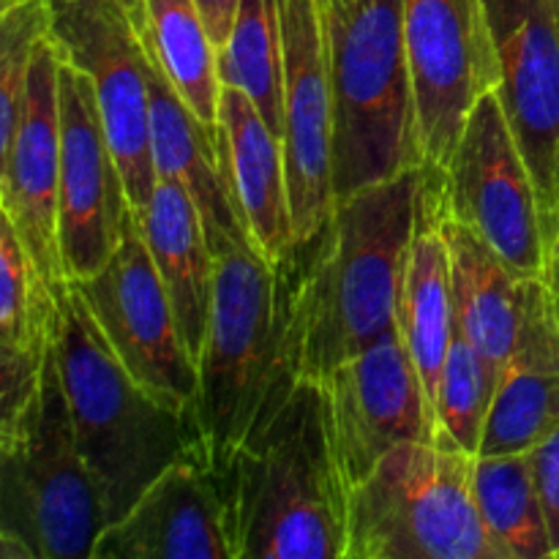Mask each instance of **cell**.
Masks as SVG:
<instances>
[{
    "label": "cell",
    "instance_id": "1",
    "mask_svg": "<svg viewBox=\"0 0 559 559\" xmlns=\"http://www.w3.org/2000/svg\"><path fill=\"white\" fill-rule=\"evenodd\" d=\"M197 366L194 420L207 467L218 475L306 380L298 243L278 262H267L254 243L216 257L211 322Z\"/></svg>",
    "mask_w": 559,
    "mask_h": 559
},
{
    "label": "cell",
    "instance_id": "2",
    "mask_svg": "<svg viewBox=\"0 0 559 559\" xmlns=\"http://www.w3.org/2000/svg\"><path fill=\"white\" fill-rule=\"evenodd\" d=\"M429 173L424 164L338 200L328 222L298 240L306 380L322 382L338 364L396 331Z\"/></svg>",
    "mask_w": 559,
    "mask_h": 559
},
{
    "label": "cell",
    "instance_id": "3",
    "mask_svg": "<svg viewBox=\"0 0 559 559\" xmlns=\"http://www.w3.org/2000/svg\"><path fill=\"white\" fill-rule=\"evenodd\" d=\"M213 478L233 559H344L347 484L328 437L320 382H300Z\"/></svg>",
    "mask_w": 559,
    "mask_h": 559
},
{
    "label": "cell",
    "instance_id": "4",
    "mask_svg": "<svg viewBox=\"0 0 559 559\" xmlns=\"http://www.w3.org/2000/svg\"><path fill=\"white\" fill-rule=\"evenodd\" d=\"M58 304L55 360L76 448L112 524L164 469L178 462L207 464L205 448L191 415L169 409L129 374L74 284L58 293Z\"/></svg>",
    "mask_w": 559,
    "mask_h": 559
},
{
    "label": "cell",
    "instance_id": "5",
    "mask_svg": "<svg viewBox=\"0 0 559 559\" xmlns=\"http://www.w3.org/2000/svg\"><path fill=\"white\" fill-rule=\"evenodd\" d=\"M333 96V200L424 167L402 0L320 11Z\"/></svg>",
    "mask_w": 559,
    "mask_h": 559
},
{
    "label": "cell",
    "instance_id": "6",
    "mask_svg": "<svg viewBox=\"0 0 559 559\" xmlns=\"http://www.w3.org/2000/svg\"><path fill=\"white\" fill-rule=\"evenodd\" d=\"M467 451L409 440L347 491L344 559H500L473 497Z\"/></svg>",
    "mask_w": 559,
    "mask_h": 559
},
{
    "label": "cell",
    "instance_id": "7",
    "mask_svg": "<svg viewBox=\"0 0 559 559\" xmlns=\"http://www.w3.org/2000/svg\"><path fill=\"white\" fill-rule=\"evenodd\" d=\"M104 527L52 347L38 396L0 426V533L20 538L33 559H91Z\"/></svg>",
    "mask_w": 559,
    "mask_h": 559
},
{
    "label": "cell",
    "instance_id": "8",
    "mask_svg": "<svg viewBox=\"0 0 559 559\" xmlns=\"http://www.w3.org/2000/svg\"><path fill=\"white\" fill-rule=\"evenodd\" d=\"M426 205L435 218L473 229L522 276L546 273L549 233L540 197L495 91L469 112L448 167L429 173Z\"/></svg>",
    "mask_w": 559,
    "mask_h": 559
},
{
    "label": "cell",
    "instance_id": "9",
    "mask_svg": "<svg viewBox=\"0 0 559 559\" xmlns=\"http://www.w3.org/2000/svg\"><path fill=\"white\" fill-rule=\"evenodd\" d=\"M49 38L60 60L96 91L104 131L123 173L134 213L158 183L151 153V91L140 33V0H47Z\"/></svg>",
    "mask_w": 559,
    "mask_h": 559
},
{
    "label": "cell",
    "instance_id": "10",
    "mask_svg": "<svg viewBox=\"0 0 559 559\" xmlns=\"http://www.w3.org/2000/svg\"><path fill=\"white\" fill-rule=\"evenodd\" d=\"M71 284L129 374L169 409L194 418L200 366L186 347L136 213L107 265Z\"/></svg>",
    "mask_w": 559,
    "mask_h": 559
},
{
    "label": "cell",
    "instance_id": "11",
    "mask_svg": "<svg viewBox=\"0 0 559 559\" xmlns=\"http://www.w3.org/2000/svg\"><path fill=\"white\" fill-rule=\"evenodd\" d=\"M424 162L445 169L469 112L497 91L500 60L484 0H402Z\"/></svg>",
    "mask_w": 559,
    "mask_h": 559
},
{
    "label": "cell",
    "instance_id": "12",
    "mask_svg": "<svg viewBox=\"0 0 559 559\" xmlns=\"http://www.w3.org/2000/svg\"><path fill=\"white\" fill-rule=\"evenodd\" d=\"M320 388L328 437L347 491L402 442L437 440L435 407L399 328L338 364Z\"/></svg>",
    "mask_w": 559,
    "mask_h": 559
},
{
    "label": "cell",
    "instance_id": "13",
    "mask_svg": "<svg viewBox=\"0 0 559 559\" xmlns=\"http://www.w3.org/2000/svg\"><path fill=\"white\" fill-rule=\"evenodd\" d=\"M58 243L66 282H85L107 265L134 216L123 173L104 131L93 82L60 60Z\"/></svg>",
    "mask_w": 559,
    "mask_h": 559
},
{
    "label": "cell",
    "instance_id": "14",
    "mask_svg": "<svg viewBox=\"0 0 559 559\" xmlns=\"http://www.w3.org/2000/svg\"><path fill=\"white\" fill-rule=\"evenodd\" d=\"M500 60V98L540 197L549 243L559 227V14L555 0H484Z\"/></svg>",
    "mask_w": 559,
    "mask_h": 559
},
{
    "label": "cell",
    "instance_id": "15",
    "mask_svg": "<svg viewBox=\"0 0 559 559\" xmlns=\"http://www.w3.org/2000/svg\"><path fill=\"white\" fill-rule=\"evenodd\" d=\"M284 44V162L295 243L309 240L333 205V96L317 0H278Z\"/></svg>",
    "mask_w": 559,
    "mask_h": 559
},
{
    "label": "cell",
    "instance_id": "16",
    "mask_svg": "<svg viewBox=\"0 0 559 559\" xmlns=\"http://www.w3.org/2000/svg\"><path fill=\"white\" fill-rule=\"evenodd\" d=\"M60 55L41 38L27 76L25 109L0 151V211L55 293L66 289L58 243L60 189Z\"/></svg>",
    "mask_w": 559,
    "mask_h": 559
},
{
    "label": "cell",
    "instance_id": "17",
    "mask_svg": "<svg viewBox=\"0 0 559 559\" xmlns=\"http://www.w3.org/2000/svg\"><path fill=\"white\" fill-rule=\"evenodd\" d=\"M91 559H233L224 497L207 464L164 469L102 530Z\"/></svg>",
    "mask_w": 559,
    "mask_h": 559
},
{
    "label": "cell",
    "instance_id": "18",
    "mask_svg": "<svg viewBox=\"0 0 559 559\" xmlns=\"http://www.w3.org/2000/svg\"><path fill=\"white\" fill-rule=\"evenodd\" d=\"M559 426V304L535 278L516 353L497 382L478 456L527 453Z\"/></svg>",
    "mask_w": 559,
    "mask_h": 559
},
{
    "label": "cell",
    "instance_id": "19",
    "mask_svg": "<svg viewBox=\"0 0 559 559\" xmlns=\"http://www.w3.org/2000/svg\"><path fill=\"white\" fill-rule=\"evenodd\" d=\"M58 293L38 273L14 229H0V426L41 391L58 331Z\"/></svg>",
    "mask_w": 559,
    "mask_h": 559
},
{
    "label": "cell",
    "instance_id": "20",
    "mask_svg": "<svg viewBox=\"0 0 559 559\" xmlns=\"http://www.w3.org/2000/svg\"><path fill=\"white\" fill-rule=\"evenodd\" d=\"M435 222L451 251L456 328L502 377L516 353L519 333L538 276H522L464 224L453 218Z\"/></svg>",
    "mask_w": 559,
    "mask_h": 559
},
{
    "label": "cell",
    "instance_id": "21",
    "mask_svg": "<svg viewBox=\"0 0 559 559\" xmlns=\"http://www.w3.org/2000/svg\"><path fill=\"white\" fill-rule=\"evenodd\" d=\"M218 118L227 145L229 178L251 243L267 262H278L295 243L282 140L240 87L222 85Z\"/></svg>",
    "mask_w": 559,
    "mask_h": 559
},
{
    "label": "cell",
    "instance_id": "22",
    "mask_svg": "<svg viewBox=\"0 0 559 559\" xmlns=\"http://www.w3.org/2000/svg\"><path fill=\"white\" fill-rule=\"evenodd\" d=\"M147 251L173 304L183 342L200 360L211 322L216 254L189 191L175 180H158L151 202L136 213Z\"/></svg>",
    "mask_w": 559,
    "mask_h": 559
},
{
    "label": "cell",
    "instance_id": "23",
    "mask_svg": "<svg viewBox=\"0 0 559 559\" xmlns=\"http://www.w3.org/2000/svg\"><path fill=\"white\" fill-rule=\"evenodd\" d=\"M396 328L435 407L456 328V300L451 251L442 229L429 216V205H424V222L415 233L404 265Z\"/></svg>",
    "mask_w": 559,
    "mask_h": 559
},
{
    "label": "cell",
    "instance_id": "24",
    "mask_svg": "<svg viewBox=\"0 0 559 559\" xmlns=\"http://www.w3.org/2000/svg\"><path fill=\"white\" fill-rule=\"evenodd\" d=\"M473 497L500 559H555L533 453L475 456Z\"/></svg>",
    "mask_w": 559,
    "mask_h": 559
},
{
    "label": "cell",
    "instance_id": "25",
    "mask_svg": "<svg viewBox=\"0 0 559 559\" xmlns=\"http://www.w3.org/2000/svg\"><path fill=\"white\" fill-rule=\"evenodd\" d=\"M145 36L175 91L216 136H224L218 49L194 0H145Z\"/></svg>",
    "mask_w": 559,
    "mask_h": 559
},
{
    "label": "cell",
    "instance_id": "26",
    "mask_svg": "<svg viewBox=\"0 0 559 559\" xmlns=\"http://www.w3.org/2000/svg\"><path fill=\"white\" fill-rule=\"evenodd\" d=\"M222 85L240 87L276 136L284 134V44L278 0H240L227 44L218 49Z\"/></svg>",
    "mask_w": 559,
    "mask_h": 559
},
{
    "label": "cell",
    "instance_id": "27",
    "mask_svg": "<svg viewBox=\"0 0 559 559\" xmlns=\"http://www.w3.org/2000/svg\"><path fill=\"white\" fill-rule=\"evenodd\" d=\"M497 382L500 374L491 369L489 360L467 342L459 328H453L451 349L435 402L437 437L453 442L469 456H478Z\"/></svg>",
    "mask_w": 559,
    "mask_h": 559
},
{
    "label": "cell",
    "instance_id": "28",
    "mask_svg": "<svg viewBox=\"0 0 559 559\" xmlns=\"http://www.w3.org/2000/svg\"><path fill=\"white\" fill-rule=\"evenodd\" d=\"M47 36V0H16L0 5V151L9 145L20 126L33 55L38 41Z\"/></svg>",
    "mask_w": 559,
    "mask_h": 559
},
{
    "label": "cell",
    "instance_id": "29",
    "mask_svg": "<svg viewBox=\"0 0 559 559\" xmlns=\"http://www.w3.org/2000/svg\"><path fill=\"white\" fill-rule=\"evenodd\" d=\"M530 453H533L535 484H538L551 549H555V559H559V426Z\"/></svg>",
    "mask_w": 559,
    "mask_h": 559
},
{
    "label": "cell",
    "instance_id": "30",
    "mask_svg": "<svg viewBox=\"0 0 559 559\" xmlns=\"http://www.w3.org/2000/svg\"><path fill=\"white\" fill-rule=\"evenodd\" d=\"M194 3L200 9L202 20H205L213 44H216V49H222L227 44L229 31H233L240 0H194Z\"/></svg>",
    "mask_w": 559,
    "mask_h": 559
},
{
    "label": "cell",
    "instance_id": "31",
    "mask_svg": "<svg viewBox=\"0 0 559 559\" xmlns=\"http://www.w3.org/2000/svg\"><path fill=\"white\" fill-rule=\"evenodd\" d=\"M544 278H546V284L551 287V293H555V298L559 304V227H557L555 238H551V243H549V257H546Z\"/></svg>",
    "mask_w": 559,
    "mask_h": 559
},
{
    "label": "cell",
    "instance_id": "32",
    "mask_svg": "<svg viewBox=\"0 0 559 559\" xmlns=\"http://www.w3.org/2000/svg\"><path fill=\"white\" fill-rule=\"evenodd\" d=\"M358 3L360 0H317L320 11H347Z\"/></svg>",
    "mask_w": 559,
    "mask_h": 559
},
{
    "label": "cell",
    "instance_id": "33",
    "mask_svg": "<svg viewBox=\"0 0 559 559\" xmlns=\"http://www.w3.org/2000/svg\"><path fill=\"white\" fill-rule=\"evenodd\" d=\"M557 191H559V147H557Z\"/></svg>",
    "mask_w": 559,
    "mask_h": 559
},
{
    "label": "cell",
    "instance_id": "34",
    "mask_svg": "<svg viewBox=\"0 0 559 559\" xmlns=\"http://www.w3.org/2000/svg\"><path fill=\"white\" fill-rule=\"evenodd\" d=\"M9 3H16V0H0V5H9Z\"/></svg>",
    "mask_w": 559,
    "mask_h": 559
},
{
    "label": "cell",
    "instance_id": "35",
    "mask_svg": "<svg viewBox=\"0 0 559 559\" xmlns=\"http://www.w3.org/2000/svg\"><path fill=\"white\" fill-rule=\"evenodd\" d=\"M557 11H559V0H557Z\"/></svg>",
    "mask_w": 559,
    "mask_h": 559
},
{
    "label": "cell",
    "instance_id": "36",
    "mask_svg": "<svg viewBox=\"0 0 559 559\" xmlns=\"http://www.w3.org/2000/svg\"><path fill=\"white\" fill-rule=\"evenodd\" d=\"M555 5H557V0H555ZM557 14H559V11H557Z\"/></svg>",
    "mask_w": 559,
    "mask_h": 559
}]
</instances>
